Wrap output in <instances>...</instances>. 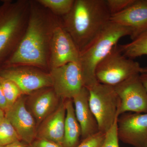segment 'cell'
<instances>
[{
  "instance_id": "cell-11",
  "label": "cell",
  "mask_w": 147,
  "mask_h": 147,
  "mask_svg": "<svg viewBox=\"0 0 147 147\" xmlns=\"http://www.w3.org/2000/svg\"><path fill=\"white\" fill-rule=\"evenodd\" d=\"M80 52L62 24L56 28L50 47V68H57L70 63H79Z\"/></svg>"
},
{
  "instance_id": "cell-17",
  "label": "cell",
  "mask_w": 147,
  "mask_h": 147,
  "mask_svg": "<svg viewBox=\"0 0 147 147\" xmlns=\"http://www.w3.org/2000/svg\"><path fill=\"white\" fill-rule=\"evenodd\" d=\"M66 116L65 122L63 147H76L82 137L81 126L75 115L73 101L65 100Z\"/></svg>"
},
{
  "instance_id": "cell-25",
  "label": "cell",
  "mask_w": 147,
  "mask_h": 147,
  "mask_svg": "<svg viewBox=\"0 0 147 147\" xmlns=\"http://www.w3.org/2000/svg\"><path fill=\"white\" fill-rule=\"evenodd\" d=\"M30 147H63L62 145L47 139L37 138L30 144Z\"/></svg>"
},
{
  "instance_id": "cell-26",
  "label": "cell",
  "mask_w": 147,
  "mask_h": 147,
  "mask_svg": "<svg viewBox=\"0 0 147 147\" xmlns=\"http://www.w3.org/2000/svg\"><path fill=\"white\" fill-rule=\"evenodd\" d=\"M0 108L3 110L5 112L8 108L7 101L4 94L1 84H0Z\"/></svg>"
},
{
  "instance_id": "cell-29",
  "label": "cell",
  "mask_w": 147,
  "mask_h": 147,
  "mask_svg": "<svg viewBox=\"0 0 147 147\" xmlns=\"http://www.w3.org/2000/svg\"><path fill=\"white\" fill-rule=\"evenodd\" d=\"M5 118V113L3 110L0 108V124Z\"/></svg>"
},
{
  "instance_id": "cell-3",
  "label": "cell",
  "mask_w": 147,
  "mask_h": 147,
  "mask_svg": "<svg viewBox=\"0 0 147 147\" xmlns=\"http://www.w3.org/2000/svg\"><path fill=\"white\" fill-rule=\"evenodd\" d=\"M30 0H3L0 5V66L15 52L24 36Z\"/></svg>"
},
{
  "instance_id": "cell-30",
  "label": "cell",
  "mask_w": 147,
  "mask_h": 147,
  "mask_svg": "<svg viewBox=\"0 0 147 147\" xmlns=\"http://www.w3.org/2000/svg\"><path fill=\"white\" fill-rule=\"evenodd\" d=\"M142 69L144 71H147V67H142Z\"/></svg>"
},
{
  "instance_id": "cell-10",
  "label": "cell",
  "mask_w": 147,
  "mask_h": 147,
  "mask_svg": "<svg viewBox=\"0 0 147 147\" xmlns=\"http://www.w3.org/2000/svg\"><path fill=\"white\" fill-rule=\"evenodd\" d=\"M117 125L119 140L134 147H147V113H124Z\"/></svg>"
},
{
  "instance_id": "cell-1",
  "label": "cell",
  "mask_w": 147,
  "mask_h": 147,
  "mask_svg": "<svg viewBox=\"0 0 147 147\" xmlns=\"http://www.w3.org/2000/svg\"><path fill=\"white\" fill-rule=\"evenodd\" d=\"M26 29L15 52L0 67L17 65L36 67L50 71V47L54 32L61 24L37 0H30Z\"/></svg>"
},
{
  "instance_id": "cell-12",
  "label": "cell",
  "mask_w": 147,
  "mask_h": 147,
  "mask_svg": "<svg viewBox=\"0 0 147 147\" xmlns=\"http://www.w3.org/2000/svg\"><path fill=\"white\" fill-rule=\"evenodd\" d=\"M26 95H22L5 113L21 141L30 144L36 139L38 126L26 106Z\"/></svg>"
},
{
  "instance_id": "cell-28",
  "label": "cell",
  "mask_w": 147,
  "mask_h": 147,
  "mask_svg": "<svg viewBox=\"0 0 147 147\" xmlns=\"http://www.w3.org/2000/svg\"><path fill=\"white\" fill-rule=\"evenodd\" d=\"M0 147H30V144L23 142V141H17L10 144L5 146Z\"/></svg>"
},
{
  "instance_id": "cell-18",
  "label": "cell",
  "mask_w": 147,
  "mask_h": 147,
  "mask_svg": "<svg viewBox=\"0 0 147 147\" xmlns=\"http://www.w3.org/2000/svg\"><path fill=\"white\" fill-rule=\"evenodd\" d=\"M118 46L121 53L129 59L147 55V30L131 42Z\"/></svg>"
},
{
  "instance_id": "cell-6",
  "label": "cell",
  "mask_w": 147,
  "mask_h": 147,
  "mask_svg": "<svg viewBox=\"0 0 147 147\" xmlns=\"http://www.w3.org/2000/svg\"><path fill=\"white\" fill-rule=\"evenodd\" d=\"M90 108L97 121L99 131L106 133L118 118L119 100L114 87L96 83L87 88Z\"/></svg>"
},
{
  "instance_id": "cell-23",
  "label": "cell",
  "mask_w": 147,
  "mask_h": 147,
  "mask_svg": "<svg viewBox=\"0 0 147 147\" xmlns=\"http://www.w3.org/2000/svg\"><path fill=\"white\" fill-rule=\"evenodd\" d=\"M106 133L99 132L82 140L76 147H102Z\"/></svg>"
},
{
  "instance_id": "cell-2",
  "label": "cell",
  "mask_w": 147,
  "mask_h": 147,
  "mask_svg": "<svg viewBox=\"0 0 147 147\" xmlns=\"http://www.w3.org/2000/svg\"><path fill=\"white\" fill-rule=\"evenodd\" d=\"M110 17L105 0H75L70 11L60 18L80 53L100 34Z\"/></svg>"
},
{
  "instance_id": "cell-15",
  "label": "cell",
  "mask_w": 147,
  "mask_h": 147,
  "mask_svg": "<svg viewBox=\"0 0 147 147\" xmlns=\"http://www.w3.org/2000/svg\"><path fill=\"white\" fill-rule=\"evenodd\" d=\"M89 97L88 90L84 87L72 99L75 115L81 126L82 140L99 131L97 121L90 108Z\"/></svg>"
},
{
  "instance_id": "cell-4",
  "label": "cell",
  "mask_w": 147,
  "mask_h": 147,
  "mask_svg": "<svg viewBox=\"0 0 147 147\" xmlns=\"http://www.w3.org/2000/svg\"><path fill=\"white\" fill-rule=\"evenodd\" d=\"M131 34L130 29L110 21L97 37L80 53L79 64L86 88L98 83L95 74L96 67L117 45L120 39Z\"/></svg>"
},
{
  "instance_id": "cell-21",
  "label": "cell",
  "mask_w": 147,
  "mask_h": 147,
  "mask_svg": "<svg viewBox=\"0 0 147 147\" xmlns=\"http://www.w3.org/2000/svg\"><path fill=\"white\" fill-rule=\"evenodd\" d=\"M19 141H21V138L5 117L0 124V147L5 146Z\"/></svg>"
},
{
  "instance_id": "cell-22",
  "label": "cell",
  "mask_w": 147,
  "mask_h": 147,
  "mask_svg": "<svg viewBox=\"0 0 147 147\" xmlns=\"http://www.w3.org/2000/svg\"><path fill=\"white\" fill-rule=\"evenodd\" d=\"M111 16L121 12L129 7L136 0H105Z\"/></svg>"
},
{
  "instance_id": "cell-9",
  "label": "cell",
  "mask_w": 147,
  "mask_h": 147,
  "mask_svg": "<svg viewBox=\"0 0 147 147\" xmlns=\"http://www.w3.org/2000/svg\"><path fill=\"white\" fill-rule=\"evenodd\" d=\"M139 75L114 87L119 100L118 116L124 113H147V92Z\"/></svg>"
},
{
  "instance_id": "cell-7",
  "label": "cell",
  "mask_w": 147,
  "mask_h": 147,
  "mask_svg": "<svg viewBox=\"0 0 147 147\" xmlns=\"http://www.w3.org/2000/svg\"><path fill=\"white\" fill-rule=\"evenodd\" d=\"M0 76L14 82L25 95L43 88L52 87L50 72L33 66L0 67Z\"/></svg>"
},
{
  "instance_id": "cell-19",
  "label": "cell",
  "mask_w": 147,
  "mask_h": 147,
  "mask_svg": "<svg viewBox=\"0 0 147 147\" xmlns=\"http://www.w3.org/2000/svg\"><path fill=\"white\" fill-rule=\"evenodd\" d=\"M75 0H37L55 16L61 18L71 10Z\"/></svg>"
},
{
  "instance_id": "cell-5",
  "label": "cell",
  "mask_w": 147,
  "mask_h": 147,
  "mask_svg": "<svg viewBox=\"0 0 147 147\" xmlns=\"http://www.w3.org/2000/svg\"><path fill=\"white\" fill-rule=\"evenodd\" d=\"M142 67L137 62L124 56L117 45L98 64L95 74L98 83L115 87L140 74Z\"/></svg>"
},
{
  "instance_id": "cell-16",
  "label": "cell",
  "mask_w": 147,
  "mask_h": 147,
  "mask_svg": "<svg viewBox=\"0 0 147 147\" xmlns=\"http://www.w3.org/2000/svg\"><path fill=\"white\" fill-rule=\"evenodd\" d=\"M65 116V100H62L58 108L38 127L36 138L47 139L63 146Z\"/></svg>"
},
{
  "instance_id": "cell-24",
  "label": "cell",
  "mask_w": 147,
  "mask_h": 147,
  "mask_svg": "<svg viewBox=\"0 0 147 147\" xmlns=\"http://www.w3.org/2000/svg\"><path fill=\"white\" fill-rule=\"evenodd\" d=\"M117 119L113 126L106 132L105 140L102 147H119L117 130Z\"/></svg>"
},
{
  "instance_id": "cell-8",
  "label": "cell",
  "mask_w": 147,
  "mask_h": 147,
  "mask_svg": "<svg viewBox=\"0 0 147 147\" xmlns=\"http://www.w3.org/2000/svg\"><path fill=\"white\" fill-rule=\"evenodd\" d=\"M52 87L61 99H71L85 87L79 63H70L50 71Z\"/></svg>"
},
{
  "instance_id": "cell-20",
  "label": "cell",
  "mask_w": 147,
  "mask_h": 147,
  "mask_svg": "<svg viewBox=\"0 0 147 147\" xmlns=\"http://www.w3.org/2000/svg\"><path fill=\"white\" fill-rule=\"evenodd\" d=\"M0 84L7 101L8 108L24 95L18 86L9 79L0 76Z\"/></svg>"
},
{
  "instance_id": "cell-14",
  "label": "cell",
  "mask_w": 147,
  "mask_h": 147,
  "mask_svg": "<svg viewBox=\"0 0 147 147\" xmlns=\"http://www.w3.org/2000/svg\"><path fill=\"white\" fill-rule=\"evenodd\" d=\"M110 21L130 29L133 40L147 30V0H136L125 10L111 15Z\"/></svg>"
},
{
  "instance_id": "cell-13",
  "label": "cell",
  "mask_w": 147,
  "mask_h": 147,
  "mask_svg": "<svg viewBox=\"0 0 147 147\" xmlns=\"http://www.w3.org/2000/svg\"><path fill=\"white\" fill-rule=\"evenodd\" d=\"M62 100L53 87H47L26 95V104L38 127L58 108Z\"/></svg>"
},
{
  "instance_id": "cell-27",
  "label": "cell",
  "mask_w": 147,
  "mask_h": 147,
  "mask_svg": "<svg viewBox=\"0 0 147 147\" xmlns=\"http://www.w3.org/2000/svg\"><path fill=\"white\" fill-rule=\"evenodd\" d=\"M139 77L147 92V71H144L141 69Z\"/></svg>"
}]
</instances>
